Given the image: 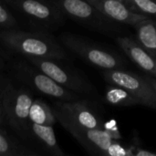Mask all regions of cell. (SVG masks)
Wrapping results in <instances>:
<instances>
[{
    "label": "cell",
    "mask_w": 156,
    "mask_h": 156,
    "mask_svg": "<svg viewBox=\"0 0 156 156\" xmlns=\"http://www.w3.org/2000/svg\"><path fill=\"white\" fill-rule=\"evenodd\" d=\"M131 154L133 155L132 153L128 152L124 147H122L118 143H115L114 141L106 151V155L110 156H126L131 155Z\"/></svg>",
    "instance_id": "cell-18"
},
{
    "label": "cell",
    "mask_w": 156,
    "mask_h": 156,
    "mask_svg": "<svg viewBox=\"0 0 156 156\" xmlns=\"http://www.w3.org/2000/svg\"><path fill=\"white\" fill-rule=\"evenodd\" d=\"M55 115L65 127L75 126L85 129H102L98 117L86 105L80 102L58 104Z\"/></svg>",
    "instance_id": "cell-3"
},
{
    "label": "cell",
    "mask_w": 156,
    "mask_h": 156,
    "mask_svg": "<svg viewBox=\"0 0 156 156\" xmlns=\"http://www.w3.org/2000/svg\"><path fill=\"white\" fill-rule=\"evenodd\" d=\"M31 76L34 86L44 94L57 99H62L67 101H72L76 99V96L72 92L69 91L65 87L61 86L46 74L42 72H36L33 73Z\"/></svg>",
    "instance_id": "cell-9"
},
{
    "label": "cell",
    "mask_w": 156,
    "mask_h": 156,
    "mask_svg": "<svg viewBox=\"0 0 156 156\" xmlns=\"http://www.w3.org/2000/svg\"><path fill=\"white\" fill-rule=\"evenodd\" d=\"M105 99L109 103L115 106L132 107L142 105L141 101L136 97H134L125 89L117 85H112L107 89Z\"/></svg>",
    "instance_id": "cell-12"
},
{
    "label": "cell",
    "mask_w": 156,
    "mask_h": 156,
    "mask_svg": "<svg viewBox=\"0 0 156 156\" xmlns=\"http://www.w3.org/2000/svg\"><path fill=\"white\" fill-rule=\"evenodd\" d=\"M16 154L10 142L0 133V155H12Z\"/></svg>",
    "instance_id": "cell-19"
},
{
    "label": "cell",
    "mask_w": 156,
    "mask_h": 156,
    "mask_svg": "<svg viewBox=\"0 0 156 156\" xmlns=\"http://www.w3.org/2000/svg\"><path fill=\"white\" fill-rule=\"evenodd\" d=\"M144 78H145V80L152 85V87L154 88V91L156 92V79L155 78H154V77H151V76H149V75H147V76H144Z\"/></svg>",
    "instance_id": "cell-23"
},
{
    "label": "cell",
    "mask_w": 156,
    "mask_h": 156,
    "mask_svg": "<svg viewBox=\"0 0 156 156\" xmlns=\"http://www.w3.org/2000/svg\"><path fill=\"white\" fill-rule=\"evenodd\" d=\"M138 42L156 59V21L145 18L135 25Z\"/></svg>",
    "instance_id": "cell-10"
},
{
    "label": "cell",
    "mask_w": 156,
    "mask_h": 156,
    "mask_svg": "<svg viewBox=\"0 0 156 156\" xmlns=\"http://www.w3.org/2000/svg\"><path fill=\"white\" fill-rule=\"evenodd\" d=\"M92 5L100 13L104 16L129 25L135 26L138 22L148 18V16L135 13L128 8L124 2L121 0H86Z\"/></svg>",
    "instance_id": "cell-6"
},
{
    "label": "cell",
    "mask_w": 156,
    "mask_h": 156,
    "mask_svg": "<svg viewBox=\"0 0 156 156\" xmlns=\"http://www.w3.org/2000/svg\"><path fill=\"white\" fill-rule=\"evenodd\" d=\"M30 59L33 64L38 67L42 73L46 74L61 86L75 91H88L90 90V86L84 82L82 79L66 71L55 62L48 58H31Z\"/></svg>",
    "instance_id": "cell-5"
},
{
    "label": "cell",
    "mask_w": 156,
    "mask_h": 156,
    "mask_svg": "<svg viewBox=\"0 0 156 156\" xmlns=\"http://www.w3.org/2000/svg\"><path fill=\"white\" fill-rule=\"evenodd\" d=\"M104 130L112 136V138L113 140L121 139V134L119 133L118 127L116 126V123H115L114 121H111V122H107L104 125Z\"/></svg>",
    "instance_id": "cell-21"
},
{
    "label": "cell",
    "mask_w": 156,
    "mask_h": 156,
    "mask_svg": "<svg viewBox=\"0 0 156 156\" xmlns=\"http://www.w3.org/2000/svg\"><path fill=\"white\" fill-rule=\"evenodd\" d=\"M0 117H1V110H0Z\"/></svg>",
    "instance_id": "cell-24"
},
{
    "label": "cell",
    "mask_w": 156,
    "mask_h": 156,
    "mask_svg": "<svg viewBox=\"0 0 156 156\" xmlns=\"http://www.w3.org/2000/svg\"><path fill=\"white\" fill-rule=\"evenodd\" d=\"M128 8L135 13L150 16H156V0H125Z\"/></svg>",
    "instance_id": "cell-17"
},
{
    "label": "cell",
    "mask_w": 156,
    "mask_h": 156,
    "mask_svg": "<svg viewBox=\"0 0 156 156\" xmlns=\"http://www.w3.org/2000/svg\"><path fill=\"white\" fill-rule=\"evenodd\" d=\"M33 103L32 98L26 92H18L11 101L10 113L14 122L23 123L27 121L29 115V111Z\"/></svg>",
    "instance_id": "cell-13"
},
{
    "label": "cell",
    "mask_w": 156,
    "mask_h": 156,
    "mask_svg": "<svg viewBox=\"0 0 156 156\" xmlns=\"http://www.w3.org/2000/svg\"><path fill=\"white\" fill-rule=\"evenodd\" d=\"M83 145L87 148L98 151L99 154H106V151L112 144V136L102 129H85L75 126H66Z\"/></svg>",
    "instance_id": "cell-8"
},
{
    "label": "cell",
    "mask_w": 156,
    "mask_h": 156,
    "mask_svg": "<svg viewBox=\"0 0 156 156\" xmlns=\"http://www.w3.org/2000/svg\"><path fill=\"white\" fill-rule=\"evenodd\" d=\"M15 23L14 18L9 12L0 4V25L1 26H13Z\"/></svg>",
    "instance_id": "cell-20"
},
{
    "label": "cell",
    "mask_w": 156,
    "mask_h": 156,
    "mask_svg": "<svg viewBox=\"0 0 156 156\" xmlns=\"http://www.w3.org/2000/svg\"><path fill=\"white\" fill-rule=\"evenodd\" d=\"M64 41L69 48L97 67L105 69H119L122 65V61L119 58L108 51L99 48L91 47L82 41L74 38H68Z\"/></svg>",
    "instance_id": "cell-4"
},
{
    "label": "cell",
    "mask_w": 156,
    "mask_h": 156,
    "mask_svg": "<svg viewBox=\"0 0 156 156\" xmlns=\"http://www.w3.org/2000/svg\"><path fill=\"white\" fill-rule=\"evenodd\" d=\"M133 155L136 156H156V154L154 153H152V152H149V151H145V150H142V149H139L136 153L133 154Z\"/></svg>",
    "instance_id": "cell-22"
},
{
    "label": "cell",
    "mask_w": 156,
    "mask_h": 156,
    "mask_svg": "<svg viewBox=\"0 0 156 156\" xmlns=\"http://www.w3.org/2000/svg\"><path fill=\"white\" fill-rule=\"evenodd\" d=\"M17 5L23 12L35 18L48 20L53 17L52 8L38 0H18Z\"/></svg>",
    "instance_id": "cell-14"
},
{
    "label": "cell",
    "mask_w": 156,
    "mask_h": 156,
    "mask_svg": "<svg viewBox=\"0 0 156 156\" xmlns=\"http://www.w3.org/2000/svg\"><path fill=\"white\" fill-rule=\"evenodd\" d=\"M32 131L35 135L51 151L57 154H61L62 153L59 150L58 145L57 138L52 128V125L47 124H37L32 123Z\"/></svg>",
    "instance_id": "cell-16"
},
{
    "label": "cell",
    "mask_w": 156,
    "mask_h": 156,
    "mask_svg": "<svg viewBox=\"0 0 156 156\" xmlns=\"http://www.w3.org/2000/svg\"><path fill=\"white\" fill-rule=\"evenodd\" d=\"M28 118L32 123L37 124L52 125L56 121L55 113H52L51 109L40 101H33L29 111Z\"/></svg>",
    "instance_id": "cell-15"
},
{
    "label": "cell",
    "mask_w": 156,
    "mask_h": 156,
    "mask_svg": "<svg viewBox=\"0 0 156 156\" xmlns=\"http://www.w3.org/2000/svg\"><path fill=\"white\" fill-rule=\"evenodd\" d=\"M0 40L9 48L30 58H65L63 50L50 37L42 34L8 30L0 33Z\"/></svg>",
    "instance_id": "cell-1"
},
{
    "label": "cell",
    "mask_w": 156,
    "mask_h": 156,
    "mask_svg": "<svg viewBox=\"0 0 156 156\" xmlns=\"http://www.w3.org/2000/svg\"><path fill=\"white\" fill-rule=\"evenodd\" d=\"M117 43L125 54L147 75L156 79V59L138 42L130 37H119Z\"/></svg>",
    "instance_id": "cell-7"
},
{
    "label": "cell",
    "mask_w": 156,
    "mask_h": 156,
    "mask_svg": "<svg viewBox=\"0 0 156 156\" xmlns=\"http://www.w3.org/2000/svg\"><path fill=\"white\" fill-rule=\"evenodd\" d=\"M59 3L63 10L69 16L83 20L93 18L98 11L86 0H59Z\"/></svg>",
    "instance_id": "cell-11"
},
{
    "label": "cell",
    "mask_w": 156,
    "mask_h": 156,
    "mask_svg": "<svg viewBox=\"0 0 156 156\" xmlns=\"http://www.w3.org/2000/svg\"><path fill=\"white\" fill-rule=\"evenodd\" d=\"M104 77L112 85L120 86L132 93L142 105L156 110V92L144 77L121 69H107Z\"/></svg>",
    "instance_id": "cell-2"
},
{
    "label": "cell",
    "mask_w": 156,
    "mask_h": 156,
    "mask_svg": "<svg viewBox=\"0 0 156 156\" xmlns=\"http://www.w3.org/2000/svg\"><path fill=\"white\" fill-rule=\"evenodd\" d=\"M121 1H122V2H124V1H125V0H121Z\"/></svg>",
    "instance_id": "cell-25"
}]
</instances>
